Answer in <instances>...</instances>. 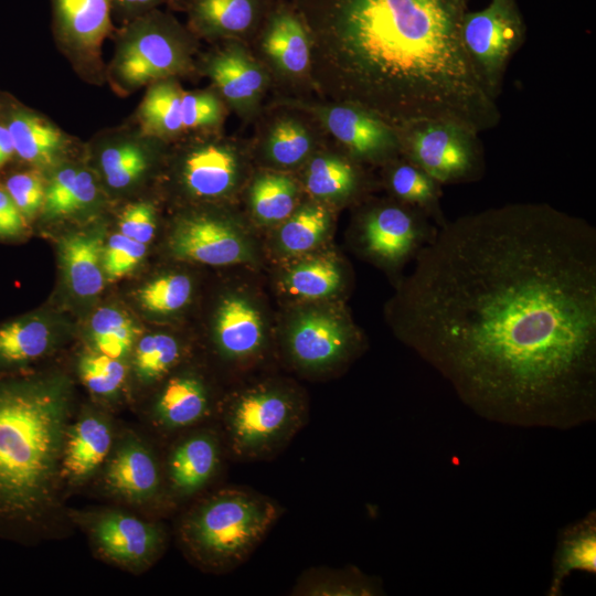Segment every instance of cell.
I'll use <instances>...</instances> for the list:
<instances>
[{"label": "cell", "mask_w": 596, "mask_h": 596, "mask_svg": "<svg viewBox=\"0 0 596 596\" xmlns=\"http://www.w3.org/2000/svg\"><path fill=\"white\" fill-rule=\"evenodd\" d=\"M403 340L476 414L567 429L596 417V230L547 203L459 216L394 304Z\"/></svg>", "instance_id": "obj_1"}, {"label": "cell", "mask_w": 596, "mask_h": 596, "mask_svg": "<svg viewBox=\"0 0 596 596\" xmlns=\"http://www.w3.org/2000/svg\"><path fill=\"white\" fill-rule=\"evenodd\" d=\"M310 66L338 103L395 129L427 120L478 134L501 114L461 40L466 10L443 0H296Z\"/></svg>", "instance_id": "obj_2"}, {"label": "cell", "mask_w": 596, "mask_h": 596, "mask_svg": "<svg viewBox=\"0 0 596 596\" xmlns=\"http://www.w3.org/2000/svg\"><path fill=\"white\" fill-rule=\"evenodd\" d=\"M66 385L0 382V534L31 538L61 507L62 457L71 426Z\"/></svg>", "instance_id": "obj_3"}, {"label": "cell", "mask_w": 596, "mask_h": 596, "mask_svg": "<svg viewBox=\"0 0 596 596\" xmlns=\"http://www.w3.org/2000/svg\"><path fill=\"white\" fill-rule=\"evenodd\" d=\"M280 514V507L262 493L224 488L188 511L180 539L201 566L228 571L254 552Z\"/></svg>", "instance_id": "obj_4"}, {"label": "cell", "mask_w": 596, "mask_h": 596, "mask_svg": "<svg viewBox=\"0 0 596 596\" xmlns=\"http://www.w3.org/2000/svg\"><path fill=\"white\" fill-rule=\"evenodd\" d=\"M306 423V412L295 396L262 386L238 394L228 404L222 437L235 459L264 460L286 447Z\"/></svg>", "instance_id": "obj_5"}, {"label": "cell", "mask_w": 596, "mask_h": 596, "mask_svg": "<svg viewBox=\"0 0 596 596\" xmlns=\"http://www.w3.org/2000/svg\"><path fill=\"white\" fill-rule=\"evenodd\" d=\"M395 130L401 153L440 184L473 182L485 173L483 152L475 130L439 120Z\"/></svg>", "instance_id": "obj_6"}, {"label": "cell", "mask_w": 596, "mask_h": 596, "mask_svg": "<svg viewBox=\"0 0 596 596\" xmlns=\"http://www.w3.org/2000/svg\"><path fill=\"white\" fill-rule=\"evenodd\" d=\"M460 33L489 94L497 99L508 61L525 35L515 0H490L482 10L465 12Z\"/></svg>", "instance_id": "obj_7"}, {"label": "cell", "mask_w": 596, "mask_h": 596, "mask_svg": "<svg viewBox=\"0 0 596 596\" xmlns=\"http://www.w3.org/2000/svg\"><path fill=\"white\" fill-rule=\"evenodd\" d=\"M361 219L363 253L392 272L415 260L439 228L423 211L401 201L374 205Z\"/></svg>", "instance_id": "obj_8"}, {"label": "cell", "mask_w": 596, "mask_h": 596, "mask_svg": "<svg viewBox=\"0 0 596 596\" xmlns=\"http://www.w3.org/2000/svg\"><path fill=\"white\" fill-rule=\"evenodd\" d=\"M121 47L116 67L127 85L161 81L184 66L179 30L159 13L138 17Z\"/></svg>", "instance_id": "obj_9"}, {"label": "cell", "mask_w": 596, "mask_h": 596, "mask_svg": "<svg viewBox=\"0 0 596 596\" xmlns=\"http://www.w3.org/2000/svg\"><path fill=\"white\" fill-rule=\"evenodd\" d=\"M78 522L104 557L128 570L150 566L164 546V532L158 524L121 510L84 513Z\"/></svg>", "instance_id": "obj_10"}, {"label": "cell", "mask_w": 596, "mask_h": 596, "mask_svg": "<svg viewBox=\"0 0 596 596\" xmlns=\"http://www.w3.org/2000/svg\"><path fill=\"white\" fill-rule=\"evenodd\" d=\"M358 337L352 327L332 313L307 312L290 328L288 349L296 365L306 371H326L345 362Z\"/></svg>", "instance_id": "obj_11"}, {"label": "cell", "mask_w": 596, "mask_h": 596, "mask_svg": "<svg viewBox=\"0 0 596 596\" xmlns=\"http://www.w3.org/2000/svg\"><path fill=\"white\" fill-rule=\"evenodd\" d=\"M103 480L110 493L137 503L155 501L162 490L161 471L155 453L134 434H126L111 449Z\"/></svg>", "instance_id": "obj_12"}, {"label": "cell", "mask_w": 596, "mask_h": 596, "mask_svg": "<svg viewBox=\"0 0 596 596\" xmlns=\"http://www.w3.org/2000/svg\"><path fill=\"white\" fill-rule=\"evenodd\" d=\"M223 437L213 428H200L181 437L167 459L169 493L184 499L205 488L220 470Z\"/></svg>", "instance_id": "obj_13"}, {"label": "cell", "mask_w": 596, "mask_h": 596, "mask_svg": "<svg viewBox=\"0 0 596 596\" xmlns=\"http://www.w3.org/2000/svg\"><path fill=\"white\" fill-rule=\"evenodd\" d=\"M322 120L358 159L377 161L401 153L395 128L360 107L337 103L322 109Z\"/></svg>", "instance_id": "obj_14"}, {"label": "cell", "mask_w": 596, "mask_h": 596, "mask_svg": "<svg viewBox=\"0 0 596 596\" xmlns=\"http://www.w3.org/2000/svg\"><path fill=\"white\" fill-rule=\"evenodd\" d=\"M170 246L180 258L213 266L235 264L247 255L244 241L231 225L204 216L180 223Z\"/></svg>", "instance_id": "obj_15"}, {"label": "cell", "mask_w": 596, "mask_h": 596, "mask_svg": "<svg viewBox=\"0 0 596 596\" xmlns=\"http://www.w3.org/2000/svg\"><path fill=\"white\" fill-rule=\"evenodd\" d=\"M114 444L113 424L96 413L82 414L71 424L63 449L62 477L77 486L87 481L107 460Z\"/></svg>", "instance_id": "obj_16"}, {"label": "cell", "mask_w": 596, "mask_h": 596, "mask_svg": "<svg viewBox=\"0 0 596 596\" xmlns=\"http://www.w3.org/2000/svg\"><path fill=\"white\" fill-rule=\"evenodd\" d=\"M210 413V396L204 383L188 373L170 377L152 407L153 423L169 432L193 427Z\"/></svg>", "instance_id": "obj_17"}, {"label": "cell", "mask_w": 596, "mask_h": 596, "mask_svg": "<svg viewBox=\"0 0 596 596\" xmlns=\"http://www.w3.org/2000/svg\"><path fill=\"white\" fill-rule=\"evenodd\" d=\"M263 323L257 310L245 299L228 297L219 308L215 340L220 352L231 361H245L262 348Z\"/></svg>", "instance_id": "obj_18"}, {"label": "cell", "mask_w": 596, "mask_h": 596, "mask_svg": "<svg viewBox=\"0 0 596 596\" xmlns=\"http://www.w3.org/2000/svg\"><path fill=\"white\" fill-rule=\"evenodd\" d=\"M237 172L235 152L227 146L209 143L188 155L183 178L187 188L194 195L216 198L233 188Z\"/></svg>", "instance_id": "obj_19"}, {"label": "cell", "mask_w": 596, "mask_h": 596, "mask_svg": "<svg viewBox=\"0 0 596 596\" xmlns=\"http://www.w3.org/2000/svg\"><path fill=\"white\" fill-rule=\"evenodd\" d=\"M209 75L222 95L238 108L253 105L265 85L263 70L238 46L216 54L210 62Z\"/></svg>", "instance_id": "obj_20"}, {"label": "cell", "mask_w": 596, "mask_h": 596, "mask_svg": "<svg viewBox=\"0 0 596 596\" xmlns=\"http://www.w3.org/2000/svg\"><path fill=\"white\" fill-rule=\"evenodd\" d=\"M263 47L285 73L299 75L310 66V42L296 11L279 8L269 18Z\"/></svg>", "instance_id": "obj_21"}, {"label": "cell", "mask_w": 596, "mask_h": 596, "mask_svg": "<svg viewBox=\"0 0 596 596\" xmlns=\"http://www.w3.org/2000/svg\"><path fill=\"white\" fill-rule=\"evenodd\" d=\"M575 571L596 573V514L594 511L560 533L547 594L558 596L564 581Z\"/></svg>", "instance_id": "obj_22"}, {"label": "cell", "mask_w": 596, "mask_h": 596, "mask_svg": "<svg viewBox=\"0 0 596 596\" xmlns=\"http://www.w3.org/2000/svg\"><path fill=\"white\" fill-rule=\"evenodd\" d=\"M61 33L73 44L89 50L100 46L110 31L111 0H52Z\"/></svg>", "instance_id": "obj_23"}, {"label": "cell", "mask_w": 596, "mask_h": 596, "mask_svg": "<svg viewBox=\"0 0 596 596\" xmlns=\"http://www.w3.org/2000/svg\"><path fill=\"white\" fill-rule=\"evenodd\" d=\"M60 253L73 292L81 297H91L103 290L105 274L99 237L85 234L68 235L62 240Z\"/></svg>", "instance_id": "obj_24"}, {"label": "cell", "mask_w": 596, "mask_h": 596, "mask_svg": "<svg viewBox=\"0 0 596 596\" xmlns=\"http://www.w3.org/2000/svg\"><path fill=\"white\" fill-rule=\"evenodd\" d=\"M265 0H191L192 24L210 35L235 36L251 30Z\"/></svg>", "instance_id": "obj_25"}, {"label": "cell", "mask_w": 596, "mask_h": 596, "mask_svg": "<svg viewBox=\"0 0 596 596\" xmlns=\"http://www.w3.org/2000/svg\"><path fill=\"white\" fill-rule=\"evenodd\" d=\"M387 184L398 201L423 211L438 227L447 222L440 206L441 184L405 157L387 171Z\"/></svg>", "instance_id": "obj_26"}, {"label": "cell", "mask_w": 596, "mask_h": 596, "mask_svg": "<svg viewBox=\"0 0 596 596\" xmlns=\"http://www.w3.org/2000/svg\"><path fill=\"white\" fill-rule=\"evenodd\" d=\"M382 592L381 583L355 567H313L302 573L294 595L304 596H372Z\"/></svg>", "instance_id": "obj_27"}, {"label": "cell", "mask_w": 596, "mask_h": 596, "mask_svg": "<svg viewBox=\"0 0 596 596\" xmlns=\"http://www.w3.org/2000/svg\"><path fill=\"white\" fill-rule=\"evenodd\" d=\"M52 342L47 324L38 318L19 319L0 327V366L32 362L45 354Z\"/></svg>", "instance_id": "obj_28"}, {"label": "cell", "mask_w": 596, "mask_h": 596, "mask_svg": "<svg viewBox=\"0 0 596 596\" xmlns=\"http://www.w3.org/2000/svg\"><path fill=\"white\" fill-rule=\"evenodd\" d=\"M7 127L15 152L28 162L47 164L62 147L60 130L32 114L15 113Z\"/></svg>", "instance_id": "obj_29"}, {"label": "cell", "mask_w": 596, "mask_h": 596, "mask_svg": "<svg viewBox=\"0 0 596 596\" xmlns=\"http://www.w3.org/2000/svg\"><path fill=\"white\" fill-rule=\"evenodd\" d=\"M182 91L171 82H158L147 92L139 117L146 132L156 136L173 135L183 129Z\"/></svg>", "instance_id": "obj_30"}, {"label": "cell", "mask_w": 596, "mask_h": 596, "mask_svg": "<svg viewBox=\"0 0 596 596\" xmlns=\"http://www.w3.org/2000/svg\"><path fill=\"white\" fill-rule=\"evenodd\" d=\"M306 184L317 198L343 199L352 195L359 184L355 168L336 157H319L311 161Z\"/></svg>", "instance_id": "obj_31"}, {"label": "cell", "mask_w": 596, "mask_h": 596, "mask_svg": "<svg viewBox=\"0 0 596 596\" xmlns=\"http://www.w3.org/2000/svg\"><path fill=\"white\" fill-rule=\"evenodd\" d=\"M138 329L124 312L104 307L91 319V334L96 351L121 359L130 351Z\"/></svg>", "instance_id": "obj_32"}, {"label": "cell", "mask_w": 596, "mask_h": 596, "mask_svg": "<svg viewBox=\"0 0 596 596\" xmlns=\"http://www.w3.org/2000/svg\"><path fill=\"white\" fill-rule=\"evenodd\" d=\"M296 187L291 179L279 174L260 177L251 191L254 214L263 222L288 217L295 206Z\"/></svg>", "instance_id": "obj_33"}, {"label": "cell", "mask_w": 596, "mask_h": 596, "mask_svg": "<svg viewBox=\"0 0 596 596\" xmlns=\"http://www.w3.org/2000/svg\"><path fill=\"white\" fill-rule=\"evenodd\" d=\"M181 358L178 341L166 333L142 337L134 352V369L143 382L160 380L167 375Z\"/></svg>", "instance_id": "obj_34"}, {"label": "cell", "mask_w": 596, "mask_h": 596, "mask_svg": "<svg viewBox=\"0 0 596 596\" xmlns=\"http://www.w3.org/2000/svg\"><path fill=\"white\" fill-rule=\"evenodd\" d=\"M343 281L339 265L331 259H313L292 268L285 279L287 289L305 298H321L337 292Z\"/></svg>", "instance_id": "obj_35"}, {"label": "cell", "mask_w": 596, "mask_h": 596, "mask_svg": "<svg viewBox=\"0 0 596 596\" xmlns=\"http://www.w3.org/2000/svg\"><path fill=\"white\" fill-rule=\"evenodd\" d=\"M329 226V214L318 205H306L283 225L279 241L284 251L301 253L312 248Z\"/></svg>", "instance_id": "obj_36"}, {"label": "cell", "mask_w": 596, "mask_h": 596, "mask_svg": "<svg viewBox=\"0 0 596 596\" xmlns=\"http://www.w3.org/2000/svg\"><path fill=\"white\" fill-rule=\"evenodd\" d=\"M77 369L83 384L94 395L102 397L116 394L126 377V368L120 359L98 351L84 353L79 358Z\"/></svg>", "instance_id": "obj_37"}, {"label": "cell", "mask_w": 596, "mask_h": 596, "mask_svg": "<svg viewBox=\"0 0 596 596\" xmlns=\"http://www.w3.org/2000/svg\"><path fill=\"white\" fill-rule=\"evenodd\" d=\"M192 284L188 276H161L139 290L142 307L157 313H169L182 308L189 300Z\"/></svg>", "instance_id": "obj_38"}, {"label": "cell", "mask_w": 596, "mask_h": 596, "mask_svg": "<svg viewBox=\"0 0 596 596\" xmlns=\"http://www.w3.org/2000/svg\"><path fill=\"white\" fill-rule=\"evenodd\" d=\"M100 166L107 183L111 188L123 189L142 174L147 160L138 146L123 143L105 149L100 156Z\"/></svg>", "instance_id": "obj_39"}, {"label": "cell", "mask_w": 596, "mask_h": 596, "mask_svg": "<svg viewBox=\"0 0 596 596\" xmlns=\"http://www.w3.org/2000/svg\"><path fill=\"white\" fill-rule=\"evenodd\" d=\"M310 149V138L305 128L296 121L278 123L268 140V152L272 159L283 166L300 162Z\"/></svg>", "instance_id": "obj_40"}, {"label": "cell", "mask_w": 596, "mask_h": 596, "mask_svg": "<svg viewBox=\"0 0 596 596\" xmlns=\"http://www.w3.org/2000/svg\"><path fill=\"white\" fill-rule=\"evenodd\" d=\"M146 252V244L121 233L113 234L103 246L102 264L106 279L116 280L130 273Z\"/></svg>", "instance_id": "obj_41"}, {"label": "cell", "mask_w": 596, "mask_h": 596, "mask_svg": "<svg viewBox=\"0 0 596 596\" xmlns=\"http://www.w3.org/2000/svg\"><path fill=\"white\" fill-rule=\"evenodd\" d=\"M6 190L24 217L33 216L43 206L45 189L36 173L24 172L10 177Z\"/></svg>", "instance_id": "obj_42"}, {"label": "cell", "mask_w": 596, "mask_h": 596, "mask_svg": "<svg viewBox=\"0 0 596 596\" xmlns=\"http://www.w3.org/2000/svg\"><path fill=\"white\" fill-rule=\"evenodd\" d=\"M222 105L209 93H182L181 113L184 128L206 127L222 118Z\"/></svg>", "instance_id": "obj_43"}, {"label": "cell", "mask_w": 596, "mask_h": 596, "mask_svg": "<svg viewBox=\"0 0 596 596\" xmlns=\"http://www.w3.org/2000/svg\"><path fill=\"white\" fill-rule=\"evenodd\" d=\"M156 219L153 207L148 203H136L127 206L119 219V233L147 244L153 237Z\"/></svg>", "instance_id": "obj_44"}, {"label": "cell", "mask_w": 596, "mask_h": 596, "mask_svg": "<svg viewBox=\"0 0 596 596\" xmlns=\"http://www.w3.org/2000/svg\"><path fill=\"white\" fill-rule=\"evenodd\" d=\"M77 170L64 168L56 172L45 189L43 207L46 214H67V205L75 189Z\"/></svg>", "instance_id": "obj_45"}, {"label": "cell", "mask_w": 596, "mask_h": 596, "mask_svg": "<svg viewBox=\"0 0 596 596\" xmlns=\"http://www.w3.org/2000/svg\"><path fill=\"white\" fill-rule=\"evenodd\" d=\"M25 227L24 215L21 213L7 190L0 189V236L19 235Z\"/></svg>", "instance_id": "obj_46"}, {"label": "cell", "mask_w": 596, "mask_h": 596, "mask_svg": "<svg viewBox=\"0 0 596 596\" xmlns=\"http://www.w3.org/2000/svg\"><path fill=\"white\" fill-rule=\"evenodd\" d=\"M160 0H111L113 7L119 11L141 17L148 13Z\"/></svg>", "instance_id": "obj_47"}, {"label": "cell", "mask_w": 596, "mask_h": 596, "mask_svg": "<svg viewBox=\"0 0 596 596\" xmlns=\"http://www.w3.org/2000/svg\"><path fill=\"white\" fill-rule=\"evenodd\" d=\"M15 152L14 145L8 127L0 125V168Z\"/></svg>", "instance_id": "obj_48"}, {"label": "cell", "mask_w": 596, "mask_h": 596, "mask_svg": "<svg viewBox=\"0 0 596 596\" xmlns=\"http://www.w3.org/2000/svg\"><path fill=\"white\" fill-rule=\"evenodd\" d=\"M443 1L461 10H465L466 8V0H443Z\"/></svg>", "instance_id": "obj_49"}]
</instances>
